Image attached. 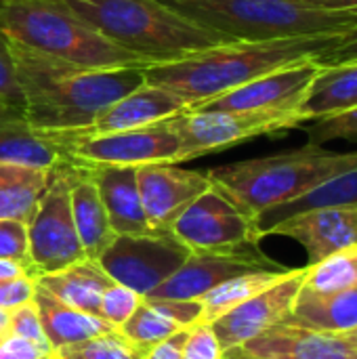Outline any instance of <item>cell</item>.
Listing matches in <instances>:
<instances>
[{"label":"cell","instance_id":"1","mask_svg":"<svg viewBox=\"0 0 357 359\" xmlns=\"http://www.w3.org/2000/svg\"><path fill=\"white\" fill-rule=\"evenodd\" d=\"M11 42L25 120L53 133L88 128L114 101L145 82V67H80Z\"/></svg>","mask_w":357,"mask_h":359},{"label":"cell","instance_id":"2","mask_svg":"<svg viewBox=\"0 0 357 359\" xmlns=\"http://www.w3.org/2000/svg\"><path fill=\"white\" fill-rule=\"evenodd\" d=\"M341 36L322 34L265 42H227L175 63L149 65L145 67V82L170 90L194 109L269 72L318 61Z\"/></svg>","mask_w":357,"mask_h":359},{"label":"cell","instance_id":"3","mask_svg":"<svg viewBox=\"0 0 357 359\" xmlns=\"http://www.w3.org/2000/svg\"><path fill=\"white\" fill-rule=\"evenodd\" d=\"M67 4L109 42L147 65L175 63L229 42L162 0H67Z\"/></svg>","mask_w":357,"mask_h":359},{"label":"cell","instance_id":"4","mask_svg":"<svg viewBox=\"0 0 357 359\" xmlns=\"http://www.w3.org/2000/svg\"><path fill=\"white\" fill-rule=\"evenodd\" d=\"M356 166L357 151H330L324 145L307 143L284 154L217 166L206 175L215 187L257 219L261 212L286 204Z\"/></svg>","mask_w":357,"mask_h":359},{"label":"cell","instance_id":"5","mask_svg":"<svg viewBox=\"0 0 357 359\" xmlns=\"http://www.w3.org/2000/svg\"><path fill=\"white\" fill-rule=\"evenodd\" d=\"M0 32L13 42L80 67H149L109 42L67 0H0Z\"/></svg>","mask_w":357,"mask_h":359},{"label":"cell","instance_id":"6","mask_svg":"<svg viewBox=\"0 0 357 359\" xmlns=\"http://www.w3.org/2000/svg\"><path fill=\"white\" fill-rule=\"evenodd\" d=\"M173 11L229 42H265L299 36L345 34L357 8L335 11L299 0H162Z\"/></svg>","mask_w":357,"mask_h":359},{"label":"cell","instance_id":"7","mask_svg":"<svg viewBox=\"0 0 357 359\" xmlns=\"http://www.w3.org/2000/svg\"><path fill=\"white\" fill-rule=\"evenodd\" d=\"M72 164L50 170L48 187L27 223L29 276L34 280L86 259L72 215Z\"/></svg>","mask_w":357,"mask_h":359},{"label":"cell","instance_id":"8","mask_svg":"<svg viewBox=\"0 0 357 359\" xmlns=\"http://www.w3.org/2000/svg\"><path fill=\"white\" fill-rule=\"evenodd\" d=\"M72 162L84 166H147V164H179L183 162L181 139L170 124L162 120L149 126L82 135L78 130L59 133Z\"/></svg>","mask_w":357,"mask_h":359},{"label":"cell","instance_id":"9","mask_svg":"<svg viewBox=\"0 0 357 359\" xmlns=\"http://www.w3.org/2000/svg\"><path fill=\"white\" fill-rule=\"evenodd\" d=\"M181 145L183 162L223 151L238 143L284 133L305 124L301 111H200L187 109L168 118Z\"/></svg>","mask_w":357,"mask_h":359},{"label":"cell","instance_id":"10","mask_svg":"<svg viewBox=\"0 0 357 359\" xmlns=\"http://www.w3.org/2000/svg\"><path fill=\"white\" fill-rule=\"evenodd\" d=\"M189 255L191 250L173 231H151L143 236H116L97 263L116 284L147 297L177 273Z\"/></svg>","mask_w":357,"mask_h":359},{"label":"cell","instance_id":"11","mask_svg":"<svg viewBox=\"0 0 357 359\" xmlns=\"http://www.w3.org/2000/svg\"><path fill=\"white\" fill-rule=\"evenodd\" d=\"M170 231L191 252L231 250L261 242L255 219L215 185L187 206Z\"/></svg>","mask_w":357,"mask_h":359},{"label":"cell","instance_id":"12","mask_svg":"<svg viewBox=\"0 0 357 359\" xmlns=\"http://www.w3.org/2000/svg\"><path fill=\"white\" fill-rule=\"evenodd\" d=\"M288 269L265 257L257 244H246L231 250L191 252L183 267L173 273L164 284L151 290V299L173 301H200L204 294L225 284L231 278L255 271H282Z\"/></svg>","mask_w":357,"mask_h":359},{"label":"cell","instance_id":"13","mask_svg":"<svg viewBox=\"0 0 357 359\" xmlns=\"http://www.w3.org/2000/svg\"><path fill=\"white\" fill-rule=\"evenodd\" d=\"M320 67L322 65L318 61L295 63V65L269 72L194 109H200V111H299Z\"/></svg>","mask_w":357,"mask_h":359},{"label":"cell","instance_id":"14","mask_svg":"<svg viewBox=\"0 0 357 359\" xmlns=\"http://www.w3.org/2000/svg\"><path fill=\"white\" fill-rule=\"evenodd\" d=\"M305 278H307V267L292 269L276 286L267 288L265 292L248 299L246 303L238 305L229 313L215 320L210 326L219 341L221 351L225 353L234 347H242L244 343L252 341L265 330L282 324L290 316L295 301L305 284Z\"/></svg>","mask_w":357,"mask_h":359},{"label":"cell","instance_id":"15","mask_svg":"<svg viewBox=\"0 0 357 359\" xmlns=\"http://www.w3.org/2000/svg\"><path fill=\"white\" fill-rule=\"evenodd\" d=\"M137 185L151 231H170L187 206L213 187L206 172L177 164H147L137 168Z\"/></svg>","mask_w":357,"mask_h":359},{"label":"cell","instance_id":"16","mask_svg":"<svg viewBox=\"0 0 357 359\" xmlns=\"http://www.w3.org/2000/svg\"><path fill=\"white\" fill-rule=\"evenodd\" d=\"M267 236L297 240L309 257V265L357 244V206L318 208L295 215L274 225Z\"/></svg>","mask_w":357,"mask_h":359},{"label":"cell","instance_id":"17","mask_svg":"<svg viewBox=\"0 0 357 359\" xmlns=\"http://www.w3.org/2000/svg\"><path fill=\"white\" fill-rule=\"evenodd\" d=\"M0 162L55 170L72 162L59 133L32 126L21 109L0 107Z\"/></svg>","mask_w":357,"mask_h":359},{"label":"cell","instance_id":"18","mask_svg":"<svg viewBox=\"0 0 357 359\" xmlns=\"http://www.w3.org/2000/svg\"><path fill=\"white\" fill-rule=\"evenodd\" d=\"M187 109H189L187 103L179 99L177 95H173L170 90L143 82L135 90L109 103L88 128H82L78 133L105 135V133L141 128V126H149V124L168 120L173 116H179Z\"/></svg>","mask_w":357,"mask_h":359},{"label":"cell","instance_id":"19","mask_svg":"<svg viewBox=\"0 0 357 359\" xmlns=\"http://www.w3.org/2000/svg\"><path fill=\"white\" fill-rule=\"evenodd\" d=\"M242 349L263 359H357V351L339 334L318 332L301 326L278 324Z\"/></svg>","mask_w":357,"mask_h":359},{"label":"cell","instance_id":"20","mask_svg":"<svg viewBox=\"0 0 357 359\" xmlns=\"http://www.w3.org/2000/svg\"><path fill=\"white\" fill-rule=\"evenodd\" d=\"M99 189L101 202L107 210L116 236H143L151 233L135 166H86Z\"/></svg>","mask_w":357,"mask_h":359},{"label":"cell","instance_id":"21","mask_svg":"<svg viewBox=\"0 0 357 359\" xmlns=\"http://www.w3.org/2000/svg\"><path fill=\"white\" fill-rule=\"evenodd\" d=\"M69 198L76 231L84 248V255L90 261H99V257L116 240V231L112 229L107 210L101 202L93 175L84 164H72Z\"/></svg>","mask_w":357,"mask_h":359},{"label":"cell","instance_id":"22","mask_svg":"<svg viewBox=\"0 0 357 359\" xmlns=\"http://www.w3.org/2000/svg\"><path fill=\"white\" fill-rule=\"evenodd\" d=\"M202 305L200 301H173L143 297L130 320L120 326V332L139 347H154L170 334L200 324Z\"/></svg>","mask_w":357,"mask_h":359},{"label":"cell","instance_id":"23","mask_svg":"<svg viewBox=\"0 0 357 359\" xmlns=\"http://www.w3.org/2000/svg\"><path fill=\"white\" fill-rule=\"evenodd\" d=\"M34 303L40 316V324L44 330V337L48 341L50 351L55 353L61 347L76 345L88 339H95L99 334H105L109 330H116L109 322H105L99 316L80 311L63 301H59L55 294L44 290L36 284Z\"/></svg>","mask_w":357,"mask_h":359},{"label":"cell","instance_id":"24","mask_svg":"<svg viewBox=\"0 0 357 359\" xmlns=\"http://www.w3.org/2000/svg\"><path fill=\"white\" fill-rule=\"evenodd\" d=\"M282 324L328 334L349 332L357 328V288L341 292H314L303 286L290 316Z\"/></svg>","mask_w":357,"mask_h":359},{"label":"cell","instance_id":"25","mask_svg":"<svg viewBox=\"0 0 357 359\" xmlns=\"http://www.w3.org/2000/svg\"><path fill=\"white\" fill-rule=\"evenodd\" d=\"M322 65V63H320ZM357 107V59L322 65L299 111L305 122H316Z\"/></svg>","mask_w":357,"mask_h":359},{"label":"cell","instance_id":"26","mask_svg":"<svg viewBox=\"0 0 357 359\" xmlns=\"http://www.w3.org/2000/svg\"><path fill=\"white\" fill-rule=\"evenodd\" d=\"M36 284L48 290L50 294H55L59 301L80 311L99 316L101 297L114 284V280L97 261L84 259L61 271L36 278Z\"/></svg>","mask_w":357,"mask_h":359},{"label":"cell","instance_id":"27","mask_svg":"<svg viewBox=\"0 0 357 359\" xmlns=\"http://www.w3.org/2000/svg\"><path fill=\"white\" fill-rule=\"evenodd\" d=\"M343 206H357V166L322 181L320 185L311 187L309 191H305L303 196L286 204H280L261 212L255 219L259 240L265 238L267 231L284 219H290L301 212L318 210V208H343Z\"/></svg>","mask_w":357,"mask_h":359},{"label":"cell","instance_id":"28","mask_svg":"<svg viewBox=\"0 0 357 359\" xmlns=\"http://www.w3.org/2000/svg\"><path fill=\"white\" fill-rule=\"evenodd\" d=\"M48 181L50 170L0 162V221L8 219L27 225Z\"/></svg>","mask_w":357,"mask_h":359},{"label":"cell","instance_id":"29","mask_svg":"<svg viewBox=\"0 0 357 359\" xmlns=\"http://www.w3.org/2000/svg\"><path fill=\"white\" fill-rule=\"evenodd\" d=\"M292 269H282V271H255V273H244L238 278L227 280L225 284L217 286L208 294L200 299L202 305V316L200 324H213L221 316L229 313L238 305L246 303L248 299L265 292L267 288L276 286L282 282Z\"/></svg>","mask_w":357,"mask_h":359},{"label":"cell","instance_id":"30","mask_svg":"<svg viewBox=\"0 0 357 359\" xmlns=\"http://www.w3.org/2000/svg\"><path fill=\"white\" fill-rule=\"evenodd\" d=\"M303 286L314 292H341L357 288V244L326 257L320 263L307 265Z\"/></svg>","mask_w":357,"mask_h":359},{"label":"cell","instance_id":"31","mask_svg":"<svg viewBox=\"0 0 357 359\" xmlns=\"http://www.w3.org/2000/svg\"><path fill=\"white\" fill-rule=\"evenodd\" d=\"M145 353V347H139L116 328L95 339L61 347L53 355L57 359H143Z\"/></svg>","mask_w":357,"mask_h":359},{"label":"cell","instance_id":"32","mask_svg":"<svg viewBox=\"0 0 357 359\" xmlns=\"http://www.w3.org/2000/svg\"><path fill=\"white\" fill-rule=\"evenodd\" d=\"M141 301H143V294L114 282L101 297L99 316L105 322H109L114 328H120L130 320V316L137 311Z\"/></svg>","mask_w":357,"mask_h":359},{"label":"cell","instance_id":"33","mask_svg":"<svg viewBox=\"0 0 357 359\" xmlns=\"http://www.w3.org/2000/svg\"><path fill=\"white\" fill-rule=\"evenodd\" d=\"M330 141H357V107L314 122L309 128V143L324 145Z\"/></svg>","mask_w":357,"mask_h":359},{"label":"cell","instance_id":"34","mask_svg":"<svg viewBox=\"0 0 357 359\" xmlns=\"http://www.w3.org/2000/svg\"><path fill=\"white\" fill-rule=\"evenodd\" d=\"M0 261L17 263L29 276V246L25 223L8 219L0 221Z\"/></svg>","mask_w":357,"mask_h":359},{"label":"cell","instance_id":"35","mask_svg":"<svg viewBox=\"0 0 357 359\" xmlns=\"http://www.w3.org/2000/svg\"><path fill=\"white\" fill-rule=\"evenodd\" d=\"M8 332H11L13 337L32 341V343H36L38 347H42L44 351L53 353L50 347H48V341H46V337H44V330H42L40 316H38V309H36L34 299H32L29 303H23V305L11 309Z\"/></svg>","mask_w":357,"mask_h":359},{"label":"cell","instance_id":"36","mask_svg":"<svg viewBox=\"0 0 357 359\" xmlns=\"http://www.w3.org/2000/svg\"><path fill=\"white\" fill-rule=\"evenodd\" d=\"M0 105L15 107V109L23 107V99H21V90H19L17 74H15V61L11 53V42L2 32H0Z\"/></svg>","mask_w":357,"mask_h":359},{"label":"cell","instance_id":"37","mask_svg":"<svg viewBox=\"0 0 357 359\" xmlns=\"http://www.w3.org/2000/svg\"><path fill=\"white\" fill-rule=\"evenodd\" d=\"M223 351L210 324H196L189 332L181 359H221Z\"/></svg>","mask_w":357,"mask_h":359},{"label":"cell","instance_id":"38","mask_svg":"<svg viewBox=\"0 0 357 359\" xmlns=\"http://www.w3.org/2000/svg\"><path fill=\"white\" fill-rule=\"evenodd\" d=\"M36 292V280L29 276L0 280V309H15L23 303H29Z\"/></svg>","mask_w":357,"mask_h":359},{"label":"cell","instance_id":"39","mask_svg":"<svg viewBox=\"0 0 357 359\" xmlns=\"http://www.w3.org/2000/svg\"><path fill=\"white\" fill-rule=\"evenodd\" d=\"M357 59V25H353L351 29H347L341 38H339V42L330 48V50H326L320 59H318V63H322V65H330V63H343V61H356Z\"/></svg>","mask_w":357,"mask_h":359},{"label":"cell","instance_id":"40","mask_svg":"<svg viewBox=\"0 0 357 359\" xmlns=\"http://www.w3.org/2000/svg\"><path fill=\"white\" fill-rule=\"evenodd\" d=\"M44 355H48V351H44L32 341L19 339L13 334H8L0 343V359H40Z\"/></svg>","mask_w":357,"mask_h":359},{"label":"cell","instance_id":"41","mask_svg":"<svg viewBox=\"0 0 357 359\" xmlns=\"http://www.w3.org/2000/svg\"><path fill=\"white\" fill-rule=\"evenodd\" d=\"M191 328H194V326H191ZM191 328H183V330L170 334L168 339L160 341L158 345L149 347L143 359H181L183 349H185V343H187V339H189Z\"/></svg>","mask_w":357,"mask_h":359},{"label":"cell","instance_id":"42","mask_svg":"<svg viewBox=\"0 0 357 359\" xmlns=\"http://www.w3.org/2000/svg\"><path fill=\"white\" fill-rule=\"evenodd\" d=\"M309 6H320V8H335V11H349L357 8V0H299Z\"/></svg>","mask_w":357,"mask_h":359},{"label":"cell","instance_id":"43","mask_svg":"<svg viewBox=\"0 0 357 359\" xmlns=\"http://www.w3.org/2000/svg\"><path fill=\"white\" fill-rule=\"evenodd\" d=\"M21 276H27V271L21 265L11 263V261H0V280H11V278H21Z\"/></svg>","mask_w":357,"mask_h":359},{"label":"cell","instance_id":"44","mask_svg":"<svg viewBox=\"0 0 357 359\" xmlns=\"http://www.w3.org/2000/svg\"><path fill=\"white\" fill-rule=\"evenodd\" d=\"M223 358H227V359H263V358H255V355L246 353L242 347H234V349L225 351V353H223Z\"/></svg>","mask_w":357,"mask_h":359},{"label":"cell","instance_id":"45","mask_svg":"<svg viewBox=\"0 0 357 359\" xmlns=\"http://www.w3.org/2000/svg\"><path fill=\"white\" fill-rule=\"evenodd\" d=\"M339 337H341V339H343L345 343H349V345H351V347H353V349L357 351V328L349 330V332H341Z\"/></svg>","mask_w":357,"mask_h":359},{"label":"cell","instance_id":"46","mask_svg":"<svg viewBox=\"0 0 357 359\" xmlns=\"http://www.w3.org/2000/svg\"><path fill=\"white\" fill-rule=\"evenodd\" d=\"M8 324H11V311L0 309V332H8Z\"/></svg>","mask_w":357,"mask_h":359},{"label":"cell","instance_id":"47","mask_svg":"<svg viewBox=\"0 0 357 359\" xmlns=\"http://www.w3.org/2000/svg\"><path fill=\"white\" fill-rule=\"evenodd\" d=\"M6 337H8V332H0V343H2V341H4Z\"/></svg>","mask_w":357,"mask_h":359},{"label":"cell","instance_id":"48","mask_svg":"<svg viewBox=\"0 0 357 359\" xmlns=\"http://www.w3.org/2000/svg\"><path fill=\"white\" fill-rule=\"evenodd\" d=\"M40 359H53V353H48V355H44V358H40Z\"/></svg>","mask_w":357,"mask_h":359},{"label":"cell","instance_id":"49","mask_svg":"<svg viewBox=\"0 0 357 359\" xmlns=\"http://www.w3.org/2000/svg\"><path fill=\"white\" fill-rule=\"evenodd\" d=\"M53 359H57V358H55V355H53Z\"/></svg>","mask_w":357,"mask_h":359},{"label":"cell","instance_id":"50","mask_svg":"<svg viewBox=\"0 0 357 359\" xmlns=\"http://www.w3.org/2000/svg\"><path fill=\"white\" fill-rule=\"evenodd\" d=\"M221 359H227V358H221Z\"/></svg>","mask_w":357,"mask_h":359},{"label":"cell","instance_id":"51","mask_svg":"<svg viewBox=\"0 0 357 359\" xmlns=\"http://www.w3.org/2000/svg\"><path fill=\"white\" fill-rule=\"evenodd\" d=\"M0 107H2V105H0Z\"/></svg>","mask_w":357,"mask_h":359}]
</instances>
